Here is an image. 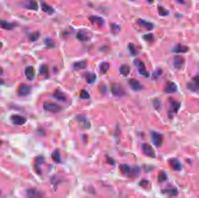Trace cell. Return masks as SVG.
Instances as JSON below:
<instances>
[{"label": "cell", "mask_w": 199, "mask_h": 198, "mask_svg": "<svg viewBox=\"0 0 199 198\" xmlns=\"http://www.w3.org/2000/svg\"><path fill=\"white\" fill-rule=\"evenodd\" d=\"M181 106V104L176 101H171V109H170L168 114L169 116H171V117H173V113H177L178 110L180 109Z\"/></svg>", "instance_id": "obj_19"}, {"label": "cell", "mask_w": 199, "mask_h": 198, "mask_svg": "<svg viewBox=\"0 0 199 198\" xmlns=\"http://www.w3.org/2000/svg\"><path fill=\"white\" fill-rule=\"evenodd\" d=\"M158 179L159 182H164L167 180V175L165 172L162 171L159 174Z\"/></svg>", "instance_id": "obj_36"}, {"label": "cell", "mask_w": 199, "mask_h": 198, "mask_svg": "<svg viewBox=\"0 0 199 198\" xmlns=\"http://www.w3.org/2000/svg\"><path fill=\"white\" fill-rule=\"evenodd\" d=\"M142 149L144 152V153L148 156L151 157H155V153L153 149V148L151 147V145H150L148 144H143L142 145Z\"/></svg>", "instance_id": "obj_12"}, {"label": "cell", "mask_w": 199, "mask_h": 198, "mask_svg": "<svg viewBox=\"0 0 199 198\" xmlns=\"http://www.w3.org/2000/svg\"><path fill=\"white\" fill-rule=\"evenodd\" d=\"M86 80L87 81V82L89 83V84H93L95 81L96 80V78H97V76H96V74H94V73H87L86 74Z\"/></svg>", "instance_id": "obj_29"}, {"label": "cell", "mask_w": 199, "mask_h": 198, "mask_svg": "<svg viewBox=\"0 0 199 198\" xmlns=\"http://www.w3.org/2000/svg\"><path fill=\"white\" fill-rule=\"evenodd\" d=\"M14 27H15V24L12 23H10L6 21H3V20L0 21V27L3 29L10 30L13 29Z\"/></svg>", "instance_id": "obj_23"}, {"label": "cell", "mask_w": 199, "mask_h": 198, "mask_svg": "<svg viewBox=\"0 0 199 198\" xmlns=\"http://www.w3.org/2000/svg\"><path fill=\"white\" fill-rule=\"evenodd\" d=\"M24 6L28 9L37 11L38 9V3L35 0H28L26 1L24 4Z\"/></svg>", "instance_id": "obj_16"}, {"label": "cell", "mask_w": 199, "mask_h": 198, "mask_svg": "<svg viewBox=\"0 0 199 198\" xmlns=\"http://www.w3.org/2000/svg\"><path fill=\"white\" fill-rule=\"evenodd\" d=\"M162 74V70L161 69H158L157 70H155L154 73H153V77L155 78H158V77H160Z\"/></svg>", "instance_id": "obj_43"}, {"label": "cell", "mask_w": 199, "mask_h": 198, "mask_svg": "<svg viewBox=\"0 0 199 198\" xmlns=\"http://www.w3.org/2000/svg\"><path fill=\"white\" fill-rule=\"evenodd\" d=\"M43 108L45 110L54 113L60 112L63 109V108L58 104L48 101H46L43 104Z\"/></svg>", "instance_id": "obj_2"}, {"label": "cell", "mask_w": 199, "mask_h": 198, "mask_svg": "<svg viewBox=\"0 0 199 198\" xmlns=\"http://www.w3.org/2000/svg\"><path fill=\"white\" fill-rule=\"evenodd\" d=\"M99 88H100V92H103V93L105 94L107 92V88H106V86H100Z\"/></svg>", "instance_id": "obj_46"}, {"label": "cell", "mask_w": 199, "mask_h": 198, "mask_svg": "<svg viewBox=\"0 0 199 198\" xmlns=\"http://www.w3.org/2000/svg\"><path fill=\"white\" fill-rule=\"evenodd\" d=\"M25 74L26 77L30 81H32L35 77V70L33 66H28L25 70Z\"/></svg>", "instance_id": "obj_14"}, {"label": "cell", "mask_w": 199, "mask_h": 198, "mask_svg": "<svg viewBox=\"0 0 199 198\" xmlns=\"http://www.w3.org/2000/svg\"><path fill=\"white\" fill-rule=\"evenodd\" d=\"M154 106L156 109H159L161 106V104L160 100H155L154 101Z\"/></svg>", "instance_id": "obj_44"}, {"label": "cell", "mask_w": 199, "mask_h": 198, "mask_svg": "<svg viewBox=\"0 0 199 198\" xmlns=\"http://www.w3.org/2000/svg\"><path fill=\"white\" fill-rule=\"evenodd\" d=\"M2 47H3V44L1 42H0V49L2 48Z\"/></svg>", "instance_id": "obj_50"}, {"label": "cell", "mask_w": 199, "mask_h": 198, "mask_svg": "<svg viewBox=\"0 0 199 198\" xmlns=\"http://www.w3.org/2000/svg\"><path fill=\"white\" fill-rule=\"evenodd\" d=\"M51 157L55 162L58 163H61V156L60 152H59V151L58 149H56L52 152V153L51 155Z\"/></svg>", "instance_id": "obj_24"}, {"label": "cell", "mask_w": 199, "mask_h": 198, "mask_svg": "<svg viewBox=\"0 0 199 198\" xmlns=\"http://www.w3.org/2000/svg\"><path fill=\"white\" fill-rule=\"evenodd\" d=\"M11 120L14 124L17 126L24 125L27 122L26 118L25 117L16 114H13L11 116Z\"/></svg>", "instance_id": "obj_6"}, {"label": "cell", "mask_w": 199, "mask_h": 198, "mask_svg": "<svg viewBox=\"0 0 199 198\" xmlns=\"http://www.w3.org/2000/svg\"><path fill=\"white\" fill-rule=\"evenodd\" d=\"M40 37V33L38 32H34V33H33L30 36H29V39H30V40L32 42H34V41H37V39H38Z\"/></svg>", "instance_id": "obj_38"}, {"label": "cell", "mask_w": 199, "mask_h": 198, "mask_svg": "<svg viewBox=\"0 0 199 198\" xmlns=\"http://www.w3.org/2000/svg\"><path fill=\"white\" fill-rule=\"evenodd\" d=\"M90 21L93 24L97 25L99 27H102L104 24V21L102 17L92 16L90 17Z\"/></svg>", "instance_id": "obj_21"}, {"label": "cell", "mask_w": 199, "mask_h": 198, "mask_svg": "<svg viewBox=\"0 0 199 198\" xmlns=\"http://www.w3.org/2000/svg\"><path fill=\"white\" fill-rule=\"evenodd\" d=\"M134 63L139 73H140L141 75L146 77H148L150 76L149 72L147 71L146 69L145 64L141 60H140V59H136L134 61Z\"/></svg>", "instance_id": "obj_3"}, {"label": "cell", "mask_w": 199, "mask_h": 198, "mask_svg": "<svg viewBox=\"0 0 199 198\" xmlns=\"http://www.w3.org/2000/svg\"><path fill=\"white\" fill-rule=\"evenodd\" d=\"M120 27L119 26L116 25V24H112L111 25V30L114 34H117L120 31Z\"/></svg>", "instance_id": "obj_42"}, {"label": "cell", "mask_w": 199, "mask_h": 198, "mask_svg": "<svg viewBox=\"0 0 199 198\" xmlns=\"http://www.w3.org/2000/svg\"><path fill=\"white\" fill-rule=\"evenodd\" d=\"M42 8L43 11L46 13L52 15L55 12L54 9L46 3H42Z\"/></svg>", "instance_id": "obj_26"}, {"label": "cell", "mask_w": 199, "mask_h": 198, "mask_svg": "<svg viewBox=\"0 0 199 198\" xmlns=\"http://www.w3.org/2000/svg\"><path fill=\"white\" fill-rule=\"evenodd\" d=\"M158 11L159 13V15L161 16H165L169 15V11L164 8L163 7H158Z\"/></svg>", "instance_id": "obj_34"}, {"label": "cell", "mask_w": 199, "mask_h": 198, "mask_svg": "<svg viewBox=\"0 0 199 198\" xmlns=\"http://www.w3.org/2000/svg\"><path fill=\"white\" fill-rule=\"evenodd\" d=\"M130 72V67L126 65H124L121 66L120 68H119V72H120L121 74L125 77L128 76Z\"/></svg>", "instance_id": "obj_27"}, {"label": "cell", "mask_w": 199, "mask_h": 198, "mask_svg": "<svg viewBox=\"0 0 199 198\" xmlns=\"http://www.w3.org/2000/svg\"><path fill=\"white\" fill-rule=\"evenodd\" d=\"M76 120L78 123L81 126V127L84 128H89L90 127V123L87 119L86 117L83 115H78L76 117Z\"/></svg>", "instance_id": "obj_9"}, {"label": "cell", "mask_w": 199, "mask_h": 198, "mask_svg": "<svg viewBox=\"0 0 199 198\" xmlns=\"http://www.w3.org/2000/svg\"><path fill=\"white\" fill-rule=\"evenodd\" d=\"M189 51V48L187 46L182 44H177L173 49V52L178 54H184Z\"/></svg>", "instance_id": "obj_20"}, {"label": "cell", "mask_w": 199, "mask_h": 198, "mask_svg": "<svg viewBox=\"0 0 199 198\" xmlns=\"http://www.w3.org/2000/svg\"><path fill=\"white\" fill-rule=\"evenodd\" d=\"M128 83L130 87L134 91H140V90H142L143 88V86L141 84V83L139 82V81L136 80V79H134V78L130 79Z\"/></svg>", "instance_id": "obj_10"}, {"label": "cell", "mask_w": 199, "mask_h": 198, "mask_svg": "<svg viewBox=\"0 0 199 198\" xmlns=\"http://www.w3.org/2000/svg\"><path fill=\"white\" fill-rule=\"evenodd\" d=\"M128 48H129V50L130 54L133 55H136L138 52V51H137L136 47L132 43L129 44Z\"/></svg>", "instance_id": "obj_35"}, {"label": "cell", "mask_w": 199, "mask_h": 198, "mask_svg": "<svg viewBox=\"0 0 199 198\" xmlns=\"http://www.w3.org/2000/svg\"><path fill=\"white\" fill-rule=\"evenodd\" d=\"M169 165L175 171H180L182 169V164L177 159L173 158L169 161Z\"/></svg>", "instance_id": "obj_18"}, {"label": "cell", "mask_w": 199, "mask_h": 198, "mask_svg": "<svg viewBox=\"0 0 199 198\" xmlns=\"http://www.w3.org/2000/svg\"><path fill=\"white\" fill-rule=\"evenodd\" d=\"M26 195L31 198H38L43 197V194L36 188H29L26 191Z\"/></svg>", "instance_id": "obj_11"}, {"label": "cell", "mask_w": 199, "mask_h": 198, "mask_svg": "<svg viewBox=\"0 0 199 198\" xmlns=\"http://www.w3.org/2000/svg\"><path fill=\"white\" fill-rule=\"evenodd\" d=\"M32 91V87L28 84L22 83L19 86L17 90V94L20 96H26Z\"/></svg>", "instance_id": "obj_5"}, {"label": "cell", "mask_w": 199, "mask_h": 198, "mask_svg": "<svg viewBox=\"0 0 199 198\" xmlns=\"http://www.w3.org/2000/svg\"><path fill=\"white\" fill-rule=\"evenodd\" d=\"M163 193H167L170 196H176L177 194V190L175 188H169V189H166L163 191Z\"/></svg>", "instance_id": "obj_31"}, {"label": "cell", "mask_w": 199, "mask_h": 198, "mask_svg": "<svg viewBox=\"0 0 199 198\" xmlns=\"http://www.w3.org/2000/svg\"><path fill=\"white\" fill-rule=\"evenodd\" d=\"M131 1H133V0H131Z\"/></svg>", "instance_id": "obj_54"}, {"label": "cell", "mask_w": 199, "mask_h": 198, "mask_svg": "<svg viewBox=\"0 0 199 198\" xmlns=\"http://www.w3.org/2000/svg\"><path fill=\"white\" fill-rule=\"evenodd\" d=\"M3 73H4V70L3 69V68L0 67V75H2Z\"/></svg>", "instance_id": "obj_48"}, {"label": "cell", "mask_w": 199, "mask_h": 198, "mask_svg": "<svg viewBox=\"0 0 199 198\" xmlns=\"http://www.w3.org/2000/svg\"><path fill=\"white\" fill-rule=\"evenodd\" d=\"M44 157L43 156H38L35 159V169L36 173L39 175H41L42 173L41 166L44 163Z\"/></svg>", "instance_id": "obj_7"}, {"label": "cell", "mask_w": 199, "mask_h": 198, "mask_svg": "<svg viewBox=\"0 0 199 198\" xmlns=\"http://www.w3.org/2000/svg\"><path fill=\"white\" fill-rule=\"evenodd\" d=\"M48 73V68L46 65H43L40 68L39 74L41 76H46Z\"/></svg>", "instance_id": "obj_32"}, {"label": "cell", "mask_w": 199, "mask_h": 198, "mask_svg": "<svg viewBox=\"0 0 199 198\" xmlns=\"http://www.w3.org/2000/svg\"><path fill=\"white\" fill-rule=\"evenodd\" d=\"M188 87L192 91H196L199 88V75L193 79V81L188 84Z\"/></svg>", "instance_id": "obj_15"}, {"label": "cell", "mask_w": 199, "mask_h": 198, "mask_svg": "<svg viewBox=\"0 0 199 198\" xmlns=\"http://www.w3.org/2000/svg\"><path fill=\"white\" fill-rule=\"evenodd\" d=\"M53 97L55 98L56 100L63 102H65L67 99L66 95L60 90H56L54 92L53 94Z\"/></svg>", "instance_id": "obj_17"}, {"label": "cell", "mask_w": 199, "mask_h": 198, "mask_svg": "<svg viewBox=\"0 0 199 198\" xmlns=\"http://www.w3.org/2000/svg\"><path fill=\"white\" fill-rule=\"evenodd\" d=\"M151 140L153 144L157 148L160 147L163 143V136L161 134L153 131L151 134Z\"/></svg>", "instance_id": "obj_4"}, {"label": "cell", "mask_w": 199, "mask_h": 198, "mask_svg": "<svg viewBox=\"0 0 199 198\" xmlns=\"http://www.w3.org/2000/svg\"><path fill=\"white\" fill-rule=\"evenodd\" d=\"M1 144H2V141H0V146H1Z\"/></svg>", "instance_id": "obj_51"}, {"label": "cell", "mask_w": 199, "mask_h": 198, "mask_svg": "<svg viewBox=\"0 0 199 198\" xmlns=\"http://www.w3.org/2000/svg\"><path fill=\"white\" fill-rule=\"evenodd\" d=\"M120 169L122 174L128 175L131 177H136L141 173V169L138 167H132L128 165H122L120 166Z\"/></svg>", "instance_id": "obj_1"}, {"label": "cell", "mask_w": 199, "mask_h": 198, "mask_svg": "<svg viewBox=\"0 0 199 198\" xmlns=\"http://www.w3.org/2000/svg\"><path fill=\"white\" fill-rule=\"evenodd\" d=\"M73 68L76 70H81V69H84L87 66V62L85 61H82L75 62L73 65Z\"/></svg>", "instance_id": "obj_28"}, {"label": "cell", "mask_w": 199, "mask_h": 198, "mask_svg": "<svg viewBox=\"0 0 199 198\" xmlns=\"http://www.w3.org/2000/svg\"><path fill=\"white\" fill-rule=\"evenodd\" d=\"M173 63L175 69H181L185 64V59L184 57L180 55H175L173 57Z\"/></svg>", "instance_id": "obj_8"}, {"label": "cell", "mask_w": 199, "mask_h": 198, "mask_svg": "<svg viewBox=\"0 0 199 198\" xmlns=\"http://www.w3.org/2000/svg\"><path fill=\"white\" fill-rule=\"evenodd\" d=\"M137 23H138V25H139L140 26H142V27H145L146 29L149 30H152L154 28V25L152 23L147 22V21H145V20L142 19H139L138 20Z\"/></svg>", "instance_id": "obj_22"}, {"label": "cell", "mask_w": 199, "mask_h": 198, "mask_svg": "<svg viewBox=\"0 0 199 198\" xmlns=\"http://www.w3.org/2000/svg\"><path fill=\"white\" fill-rule=\"evenodd\" d=\"M77 38L81 41H85L88 39V37L82 33H78L76 35Z\"/></svg>", "instance_id": "obj_40"}, {"label": "cell", "mask_w": 199, "mask_h": 198, "mask_svg": "<svg viewBox=\"0 0 199 198\" xmlns=\"http://www.w3.org/2000/svg\"><path fill=\"white\" fill-rule=\"evenodd\" d=\"M0 194H1V191H0Z\"/></svg>", "instance_id": "obj_53"}, {"label": "cell", "mask_w": 199, "mask_h": 198, "mask_svg": "<svg viewBox=\"0 0 199 198\" xmlns=\"http://www.w3.org/2000/svg\"><path fill=\"white\" fill-rule=\"evenodd\" d=\"M4 81L2 80V79H1V78H0V86H1V85H3V84H4Z\"/></svg>", "instance_id": "obj_49"}, {"label": "cell", "mask_w": 199, "mask_h": 198, "mask_svg": "<svg viewBox=\"0 0 199 198\" xmlns=\"http://www.w3.org/2000/svg\"><path fill=\"white\" fill-rule=\"evenodd\" d=\"M111 92L112 94L116 96L122 95V93H123L121 87L119 86V85L118 84H114L112 86Z\"/></svg>", "instance_id": "obj_25"}, {"label": "cell", "mask_w": 199, "mask_h": 198, "mask_svg": "<svg viewBox=\"0 0 199 198\" xmlns=\"http://www.w3.org/2000/svg\"><path fill=\"white\" fill-rule=\"evenodd\" d=\"M148 183H149V182H148L147 180H142V181L140 182V183H139V185H140L141 186H142V187L145 188V187H146L147 186Z\"/></svg>", "instance_id": "obj_45"}, {"label": "cell", "mask_w": 199, "mask_h": 198, "mask_svg": "<svg viewBox=\"0 0 199 198\" xmlns=\"http://www.w3.org/2000/svg\"><path fill=\"white\" fill-rule=\"evenodd\" d=\"M51 183L52 184V185L55 187V188H56V187L61 183V179L59 176L57 175H55L54 177H52V178L51 179Z\"/></svg>", "instance_id": "obj_33"}, {"label": "cell", "mask_w": 199, "mask_h": 198, "mask_svg": "<svg viewBox=\"0 0 199 198\" xmlns=\"http://www.w3.org/2000/svg\"><path fill=\"white\" fill-rule=\"evenodd\" d=\"M177 90V86L175 83L172 82H168L165 87L164 91L165 93L167 94H173L176 92Z\"/></svg>", "instance_id": "obj_13"}, {"label": "cell", "mask_w": 199, "mask_h": 198, "mask_svg": "<svg viewBox=\"0 0 199 198\" xmlns=\"http://www.w3.org/2000/svg\"><path fill=\"white\" fill-rule=\"evenodd\" d=\"M45 44L46 45L47 47L49 48H52L55 47V43L54 41L50 38H47L45 40Z\"/></svg>", "instance_id": "obj_41"}, {"label": "cell", "mask_w": 199, "mask_h": 198, "mask_svg": "<svg viewBox=\"0 0 199 198\" xmlns=\"http://www.w3.org/2000/svg\"><path fill=\"white\" fill-rule=\"evenodd\" d=\"M80 97L82 99H83V100H88V99L90 98V95L87 90H83L81 92Z\"/></svg>", "instance_id": "obj_39"}, {"label": "cell", "mask_w": 199, "mask_h": 198, "mask_svg": "<svg viewBox=\"0 0 199 198\" xmlns=\"http://www.w3.org/2000/svg\"><path fill=\"white\" fill-rule=\"evenodd\" d=\"M149 1L150 2V3H151V2H153V0H149Z\"/></svg>", "instance_id": "obj_52"}, {"label": "cell", "mask_w": 199, "mask_h": 198, "mask_svg": "<svg viewBox=\"0 0 199 198\" xmlns=\"http://www.w3.org/2000/svg\"><path fill=\"white\" fill-rule=\"evenodd\" d=\"M110 69V64L108 62H103L99 65V71L101 73L105 74Z\"/></svg>", "instance_id": "obj_30"}, {"label": "cell", "mask_w": 199, "mask_h": 198, "mask_svg": "<svg viewBox=\"0 0 199 198\" xmlns=\"http://www.w3.org/2000/svg\"><path fill=\"white\" fill-rule=\"evenodd\" d=\"M143 38V39H145V40H146V41H148V42H150V43L153 42L154 39V35L151 33H149V34L144 35Z\"/></svg>", "instance_id": "obj_37"}, {"label": "cell", "mask_w": 199, "mask_h": 198, "mask_svg": "<svg viewBox=\"0 0 199 198\" xmlns=\"http://www.w3.org/2000/svg\"><path fill=\"white\" fill-rule=\"evenodd\" d=\"M175 1L178 3H180V4H183L185 3V1H184V0H175Z\"/></svg>", "instance_id": "obj_47"}]
</instances>
